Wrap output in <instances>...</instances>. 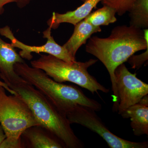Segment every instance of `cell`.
Wrapping results in <instances>:
<instances>
[{
  "instance_id": "obj_1",
  "label": "cell",
  "mask_w": 148,
  "mask_h": 148,
  "mask_svg": "<svg viewBox=\"0 0 148 148\" xmlns=\"http://www.w3.org/2000/svg\"><path fill=\"white\" fill-rule=\"evenodd\" d=\"M148 48V29L122 25L114 27L106 38L90 37L86 51L103 63L108 70L112 85L113 112H117L119 99L115 80V70L130 57Z\"/></svg>"
},
{
  "instance_id": "obj_2",
  "label": "cell",
  "mask_w": 148,
  "mask_h": 148,
  "mask_svg": "<svg viewBox=\"0 0 148 148\" xmlns=\"http://www.w3.org/2000/svg\"><path fill=\"white\" fill-rule=\"evenodd\" d=\"M10 88L27 103L40 126L58 138L66 148L84 147L66 116L34 86L24 80L11 86Z\"/></svg>"
},
{
  "instance_id": "obj_3",
  "label": "cell",
  "mask_w": 148,
  "mask_h": 148,
  "mask_svg": "<svg viewBox=\"0 0 148 148\" xmlns=\"http://www.w3.org/2000/svg\"><path fill=\"white\" fill-rule=\"evenodd\" d=\"M16 73L42 93L66 116L74 107L80 105L99 112L102 105L88 98L81 89L72 85L57 82L41 69L30 67L25 62L14 65Z\"/></svg>"
},
{
  "instance_id": "obj_4",
  "label": "cell",
  "mask_w": 148,
  "mask_h": 148,
  "mask_svg": "<svg viewBox=\"0 0 148 148\" xmlns=\"http://www.w3.org/2000/svg\"><path fill=\"white\" fill-rule=\"evenodd\" d=\"M5 90L0 86V124L6 136L0 148H23L22 133L40 125L22 98L17 94L8 95Z\"/></svg>"
},
{
  "instance_id": "obj_5",
  "label": "cell",
  "mask_w": 148,
  "mask_h": 148,
  "mask_svg": "<svg viewBox=\"0 0 148 148\" xmlns=\"http://www.w3.org/2000/svg\"><path fill=\"white\" fill-rule=\"evenodd\" d=\"M98 60L90 59L84 62L76 61L67 62L53 56L41 55L38 59L31 62L32 67L42 70L55 81L60 83H73L90 91L92 94L99 90L105 93L110 91L94 77L88 69Z\"/></svg>"
},
{
  "instance_id": "obj_6",
  "label": "cell",
  "mask_w": 148,
  "mask_h": 148,
  "mask_svg": "<svg viewBox=\"0 0 148 148\" xmlns=\"http://www.w3.org/2000/svg\"><path fill=\"white\" fill-rule=\"evenodd\" d=\"M94 110L77 105L66 114L71 124H79L98 134L110 148H148V142H134L120 138L111 132Z\"/></svg>"
},
{
  "instance_id": "obj_7",
  "label": "cell",
  "mask_w": 148,
  "mask_h": 148,
  "mask_svg": "<svg viewBox=\"0 0 148 148\" xmlns=\"http://www.w3.org/2000/svg\"><path fill=\"white\" fill-rule=\"evenodd\" d=\"M114 75L119 99L117 112L121 114L148 95V84L138 79L137 74L130 73L124 63L117 67Z\"/></svg>"
},
{
  "instance_id": "obj_8",
  "label": "cell",
  "mask_w": 148,
  "mask_h": 148,
  "mask_svg": "<svg viewBox=\"0 0 148 148\" xmlns=\"http://www.w3.org/2000/svg\"><path fill=\"white\" fill-rule=\"evenodd\" d=\"M51 29L49 27L43 32V38H46L47 41L45 44L39 46L27 45L18 40L14 36L10 28L8 26L0 29V34L10 40L11 45L14 47L21 49L18 53L19 55L22 58L29 61L33 58V53H47L67 62L76 61L75 58L72 56L65 48L56 42L51 36Z\"/></svg>"
},
{
  "instance_id": "obj_9",
  "label": "cell",
  "mask_w": 148,
  "mask_h": 148,
  "mask_svg": "<svg viewBox=\"0 0 148 148\" xmlns=\"http://www.w3.org/2000/svg\"><path fill=\"white\" fill-rule=\"evenodd\" d=\"M24 62L11 44L0 38V77L9 87L24 81L14 70V64Z\"/></svg>"
},
{
  "instance_id": "obj_10",
  "label": "cell",
  "mask_w": 148,
  "mask_h": 148,
  "mask_svg": "<svg viewBox=\"0 0 148 148\" xmlns=\"http://www.w3.org/2000/svg\"><path fill=\"white\" fill-rule=\"evenodd\" d=\"M120 115L123 118L130 119V126L135 136L148 135V95Z\"/></svg>"
},
{
  "instance_id": "obj_11",
  "label": "cell",
  "mask_w": 148,
  "mask_h": 148,
  "mask_svg": "<svg viewBox=\"0 0 148 148\" xmlns=\"http://www.w3.org/2000/svg\"><path fill=\"white\" fill-rule=\"evenodd\" d=\"M21 138L26 141L28 148H66L58 138L40 125L27 128Z\"/></svg>"
},
{
  "instance_id": "obj_12",
  "label": "cell",
  "mask_w": 148,
  "mask_h": 148,
  "mask_svg": "<svg viewBox=\"0 0 148 148\" xmlns=\"http://www.w3.org/2000/svg\"><path fill=\"white\" fill-rule=\"evenodd\" d=\"M102 0H86L82 5L73 11L64 14L53 12L52 16L47 21L49 27L56 29L62 23H67L75 25L84 20L96 8Z\"/></svg>"
},
{
  "instance_id": "obj_13",
  "label": "cell",
  "mask_w": 148,
  "mask_h": 148,
  "mask_svg": "<svg viewBox=\"0 0 148 148\" xmlns=\"http://www.w3.org/2000/svg\"><path fill=\"white\" fill-rule=\"evenodd\" d=\"M74 32L68 41L63 46L72 56L75 58L77 51L95 33L101 32V27H95L85 20L74 25Z\"/></svg>"
},
{
  "instance_id": "obj_14",
  "label": "cell",
  "mask_w": 148,
  "mask_h": 148,
  "mask_svg": "<svg viewBox=\"0 0 148 148\" xmlns=\"http://www.w3.org/2000/svg\"><path fill=\"white\" fill-rule=\"evenodd\" d=\"M130 26L137 29L148 28V0H135L130 10Z\"/></svg>"
},
{
  "instance_id": "obj_15",
  "label": "cell",
  "mask_w": 148,
  "mask_h": 148,
  "mask_svg": "<svg viewBox=\"0 0 148 148\" xmlns=\"http://www.w3.org/2000/svg\"><path fill=\"white\" fill-rule=\"evenodd\" d=\"M116 13L114 9L103 5L101 8L90 12L84 20L95 27L108 26L116 21Z\"/></svg>"
},
{
  "instance_id": "obj_16",
  "label": "cell",
  "mask_w": 148,
  "mask_h": 148,
  "mask_svg": "<svg viewBox=\"0 0 148 148\" xmlns=\"http://www.w3.org/2000/svg\"><path fill=\"white\" fill-rule=\"evenodd\" d=\"M135 0H102L101 3L114 9L119 16H122L128 12Z\"/></svg>"
},
{
  "instance_id": "obj_17",
  "label": "cell",
  "mask_w": 148,
  "mask_h": 148,
  "mask_svg": "<svg viewBox=\"0 0 148 148\" xmlns=\"http://www.w3.org/2000/svg\"><path fill=\"white\" fill-rule=\"evenodd\" d=\"M148 60V48L145 51L139 55L131 56L127 59L128 64L131 66L132 69H140L143 64L147 62Z\"/></svg>"
},
{
  "instance_id": "obj_18",
  "label": "cell",
  "mask_w": 148,
  "mask_h": 148,
  "mask_svg": "<svg viewBox=\"0 0 148 148\" xmlns=\"http://www.w3.org/2000/svg\"><path fill=\"white\" fill-rule=\"evenodd\" d=\"M15 2V0H0V15L4 12V7L9 3Z\"/></svg>"
},
{
  "instance_id": "obj_19",
  "label": "cell",
  "mask_w": 148,
  "mask_h": 148,
  "mask_svg": "<svg viewBox=\"0 0 148 148\" xmlns=\"http://www.w3.org/2000/svg\"><path fill=\"white\" fill-rule=\"evenodd\" d=\"M0 86L4 88L6 90H7L9 92H10L11 94H12V95H15V94H16V92L14 91L13 90H12L11 89H10V88L8 87V86L5 83L1 80H0Z\"/></svg>"
},
{
  "instance_id": "obj_20",
  "label": "cell",
  "mask_w": 148,
  "mask_h": 148,
  "mask_svg": "<svg viewBox=\"0 0 148 148\" xmlns=\"http://www.w3.org/2000/svg\"><path fill=\"white\" fill-rule=\"evenodd\" d=\"M6 136L5 132H4L1 125L0 124V147L2 144L4 140H5Z\"/></svg>"
},
{
  "instance_id": "obj_21",
  "label": "cell",
  "mask_w": 148,
  "mask_h": 148,
  "mask_svg": "<svg viewBox=\"0 0 148 148\" xmlns=\"http://www.w3.org/2000/svg\"><path fill=\"white\" fill-rule=\"evenodd\" d=\"M31 0H15V2L17 3L18 6L22 8L25 6Z\"/></svg>"
},
{
  "instance_id": "obj_22",
  "label": "cell",
  "mask_w": 148,
  "mask_h": 148,
  "mask_svg": "<svg viewBox=\"0 0 148 148\" xmlns=\"http://www.w3.org/2000/svg\"><path fill=\"white\" fill-rule=\"evenodd\" d=\"M81 1H82V2H84L86 0H81Z\"/></svg>"
}]
</instances>
